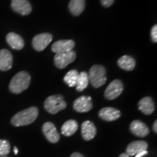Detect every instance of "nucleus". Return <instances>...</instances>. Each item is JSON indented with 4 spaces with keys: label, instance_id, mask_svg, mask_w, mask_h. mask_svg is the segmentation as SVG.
Returning a JSON list of instances; mask_svg holds the SVG:
<instances>
[{
    "label": "nucleus",
    "instance_id": "obj_27",
    "mask_svg": "<svg viewBox=\"0 0 157 157\" xmlns=\"http://www.w3.org/2000/svg\"><path fill=\"white\" fill-rule=\"evenodd\" d=\"M146 154H148V151H144L140 152L139 153V154L135 155V157H143L144 155H146Z\"/></svg>",
    "mask_w": 157,
    "mask_h": 157
},
{
    "label": "nucleus",
    "instance_id": "obj_7",
    "mask_svg": "<svg viewBox=\"0 0 157 157\" xmlns=\"http://www.w3.org/2000/svg\"><path fill=\"white\" fill-rule=\"evenodd\" d=\"M74 109L79 113H86L93 109L92 98L90 96H81L74 102Z\"/></svg>",
    "mask_w": 157,
    "mask_h": 157
},
{
    "label": "nucleus",
    "instance_id": "obj_14",
    "mask_svg": "<svg viewBox=\"0 0 157 157\" xmlns=\"http://www.w3.org/2000/svg\"><path fill=\"white\" fill-rule=\"evenodd\" d=\"M147 148H148V143L146 141H133V142L129 143L127 146L126 154L129 156H132L139 154V153L144 151H147Z\"/></svg>",
    "mask_w": 157,
    "mask_h": 157
},
{
    "label": "nucleus",
    "instance_id": "obj_32",
    "mask_svg": "<svg viewBox=\"0 0 157 157\" xmlns=\"http://www.w3.org/2000/svg\"><path fill=\"white\" fill-rule=\"evenodd\" d=\"M0 157H7V156H0Z\"/></svg>",
    "mask_w": 157,
    "mask_h": 157
},
{
    "label": "nucleus",
    "instance_id": "obj_10",
    "mask_svg": "<svg viewBox=\"0 0 157 157\" xmlns=\"http://www.w3.org/2000/svg\"><path fill=\"white\" fill-rule=\"evenodd\" d=\"M75 46V42L71 39L59 40L52 45V51L56 54L67 52L73 50Z\"/></svg>",
    "mask_w": 157,
    "mask_h": 157
},
{
    "label": "nucleus",
    "instance_id": "obj_15",
    "mask_svg": "<svg viewBox=\"0 0 157 157\" xmlns=\"http://www.w3.org/2000/svg\"><path fill=\"white\" fill-rule=\"evenodd\" d=\"M13 58L9 50L3 49L0 50V70L6 71L13 66Z\"/></svg>",
    "mask_w": 157,
    "mask_h": 157
},
{
    "label": "nucleus",
    "instance_id": "obj_1",
    "mask_svg": "<svg viewBox=\"0 0 157 157\" xmlns=\"http://www.w3.org/2000/svg\"><path fill=\"white\" fill-rule=\"evenodd\" d=\"M38 114L39 110L36 107H30L16 113L12 118L11 123L15 127L25 126L34 122Z\"/></svg>",
    "mask_w": 157,
    "mask_h": 157
},
{
    "label": "nucleus",
    "instance_id": "obj_19",
    "mask_svg": "<svg viewBox=\"0 0 157 157\" xmlns=\"http://www.w3.org/2000/svg\"><path fill=\"white\" fill-rule=\"evenodd\" d=\"M68 8L72 15L78 16L82 14L85 8V0H71Z\"/></svg>",
    "mask_w": 157,
    "mask_h": 157
},
{
    "label": "nucleus",
    "instance_id": "obj_9",
    "mask_svg": "<svg viewBox=\"0 0 157 157\" xmlns=\"http://www.w3.org/2000/svg\"><path fill=\"white\" fill-rule=\"evenodd\" d=\"M11 7L21 15H28L32 10V7L28 0H12Z\"/></svg>",
    "mask_w": 157,
    "mask_h": 157
},
{
    "label": "nucleus",
    "instance_id": "obj_22",
    "mask_svg": "<svg viewBox=\"0 0 157 157\" xmlns=\"http://www.w3.org/2000/svg\"><path fill=\"white\" fill-rule=\"evenodd\" d=\"M89 76L88 74L85 71H82L78 74L77 82L76 84V89L78 92L83 91L87 87L89 84Z\"/></svg>",
    "mask_w": 157,
    "mask_h": 157
},
{
    "label": "nucleus",
    "instance_id": "obj_28",
    "mask_svg": "<svg viewBox=\"0 0 157 157\" xmlns=\"http://www.w3.org/2000/svg\"><path fill=\"white\" fill-rule=\"evenodd\" d=\"M70 157H84V156L82 154H80V153L75 152V153H73V154L71 155Z\"/></svg>",
    "mask_w": 157,
    "mask_h": 157
},
{
    "label": "nucleus",
    "instance_id": "obj_3",
    "mask_svg": "<svg viewBox=\"0 0 157 157\" xmlns=\"http://www.w3.org/2000/svg\"><path fill=\"white\" fill-rule=\"evenodd\" d=\"M89 81L94 87L98 88L106 82V69L101 65H95L90 69Z\"/></svg>",
    "mask_w": 157,
    "mask_h": 157
},
{
    "label": "nucleus",
    "instance_id": "obj_29",
    "mask_svg": "<svg viewBox=\"0 0 157 157\" xmlns=\"http://www.w3.org/2000/svg\"><path fill=\"white\" fill-rule=\"evenodd\" d=\"M153 129L155 132H157V121H154V125H153Z\"/></svg>",
    "mask_w": 157,
    "mask_h": 157
},
{
    "label": "nucleus",
    "instance_id": "obj_16",
    "mask_svg": "<svg viewBox=\"0 0 157 157\" xmlns=\"http://www.w3.org/2000/svg\"><path fill=\"white\" fill-rule=\"evenodd\" d=\"M97 129L90 121H85L82 124V135L85 140H90L95 137Z\"/></svg>",
    "mask_w": 157,
    "mask_h": 157
},
{
    "label": "nucleus",
    "instance_id": "obj_2",
    "mask_svg": "<svg viewBox=\"0 0 157 157\" xmlns=\"http://www.w3.org/2000/svg\"><path fill=\"white\" fill-rule=\"evenodd\" d=\"M31 82V76L25 71L18 72L13 76L9 85L11 93L20 94L29 87Z\"/></svg>",
    "mask_w": 157,
    "mask_h": 157
},
{
    "label": "nucleus",
    "instance_id": "obj_6",
    "mask_svg": "<svg viewBox=\"0 0 157 157\" xmlns=\"http://www.w3.org/2000/svg\"><path fill=\"white\" fill-rule=\"evenodd\" d=\"M123 90L124 85L122 82L119 79H115L108 86L104 95L108 100H114L122 93Z\"/></svg>",
    "mask_w": 157,
    "mask_h": 157
},
{
    "label": "nucleus",
    "instance_id": "obj_8",
    "mask_svg": "<svg viewBox=\"0 0 157 157\" xmlns=\"http://www.w3.org/2000/svg\"><path fill=\"white\" fill-rule=\"evenodd\" d=\"M52 39V35L49 33H43L36 35L32 40V44L36 51L44 50Z\"/></svg>",
    "mask_w": 157,
    "mask_h": 157
},
{
    "label": "nucleus",
    "instance_id": "obj_31",
    "mask_svg": "<svg viewBox=\"0 0 157 157\" xmlns=\"http://www.w3.org/2000/svg\"><path fill=\"white\" fill-rule=\"evenodd\" d=\"M14 154L15 155H17L18 154V149H17V147H14Z\"/></svg>",
    "mask_w": 157,
    "mask_h": 157
},
{
    "label": "nucleus",
    "instance_id": "obj_24",
    "mask_svg": "<svg viewBox=\"0 0 157 157\" xmlns=\"http://www.w3.org/2000/svg\"><path fill=\"white\" fill-rule=\"evenodd\" d=\"M10 152V144L7 140H0V156H7Z\"/></svg>",
    "mask_w": 157,
    "mask_h": 157
},
{
    "label": "nucleus",
    "instance_id": "obj_23",
    "mask_svg": "<svg viewBox=\"0 0 157 157\" xmlns=\"http://www.w3.org/2000/svg\"><path fill=\"white\" fill-rule=\"evenodd\" d=\"M78 76V72L76 70H71L64 76V82L70 87H76Z\"/></svg>",
    "mask_w": 157,
    "mask_h": 157
},
{
    "label": "nucleus",
    "instance_id": "obj_30",
    "mask_svg": "<svg viewBox=\"0 0 157 157\" xmlns=\"http://www.w3.org/2000/svg\"><path fill=\"white\" fill-rule=\"evenodd\" d=\"M119 157H129V156L126 154V153H124V154H121Z\"/></svg>",
    "mask_w": 157,
    "mask_h": 157
},
{
    "label": "nucleus",
    "instance_id": "obj_11",
    "mask_svg": "<svg viewBox=\"0 0 157 157\" xmlns=\"http://www.w3.org/2000/svg\"><path fill=\"white\" fill-rule=\"evenodd\" d=\"M42 131L46 138L50 143H56L60 140V135L57 131L56 126L52 122L44 123L42 127Z\"/></svg>",
    "mask_w": 157,
    "mask_h": 157
},
{
    "label": "nucleus",
    "instance_id": "obj_18",
    "mask_svg": "<svg viewBox=\"0 0 157 157\" xmlns=\"http://www.w3.org/2000/svg\"><path fill=\"white\" fill-rule=\"evenodd\" d=\"M138 109L141 112L146 115H150L154 113L155 105L152 98L150 97L142 98L138 103Z\"/></svg>",
    "mask_w": 157,
    "mask_h": 157
},
{
    "label": "nucleus",
    "instance_id": "obj_26",
    "mask_svg": "<svg viewBox=\"0 0 157 157\" xmlns=\"http://www.w3.org/2000/svg\"><path fill=\"white\" fill-rule=\"evenodd\" d=\"M102 5L105 7H109L113 5L114 0H101Z\"/></svg>",
    "mask_w": 157,
    "mask_h": 157
},
{
    "label": "nucleus",
    "instance_id": "obj_17",
    "mask_svg": "<svg viewBox=\"0 0 157 157\" xmlns=\"http://www.w3.org/2000/svg\"><path fill=\"white\" fill-rule=\"evenodd\" d=\"M8 44L13 50H21L24 47V41L22 37L15 33L10 32L7 35L6 37Z\"/></svg>",
    "mask_w": 157,
    "mask_h": 157
},
{
    "label": "nucleus",
    "instance_id": "obj_5",
    "mask_svg": "<svg viewBox=\"0 0 157 157\" xmlns=\"http://www.w3.org/2000/svg\"><path fill=\"white\" fill-rule=\"evenodd\" d=\"M76 54L74 50L56 54V56L54 57L55 65L57 66V68L63 69L66 68L68 64L73 63L76 60Z\"/></svg>",
    "mask_w": 157,
    "mask_h": 157
},
{
    "label": "nucleus",
    "instance_id": "obj_12",
    "mask_svg": "<svg viewBox=\"0 0 157 157\" xmlns=\"http://www.w3.org/2000/svg\"><path fill=\"white\" fill-rule=\"evenodd\" d=\"M130 131L137 137H144L150 132L148 126L140 120H135L131 123L129 127Z\"/></svg>",
    "mask_w": 157,
    "mask_h": 157
},
{
    "label": "nucleus",
    "instance_id": "obj_13",
    "mask_svg": "<svg viewBox=\"0 0 157 157\" xmlns=\"http://www.w3.org/2000/svg\"><path fill=\"white\" fill-rule=\"evenodd\" d=\"M99 117L104 121H112L120 118L121 112L115 108L105 107L100 110Z\"/></svg>",
    "mask_w": 157,
    "mask_h": 157
},
{
    "label": "nucleus",
    "instance_id": "obj_20",
    "mask_svg": "<svg viewBox=\"0 0 157 157\" xmlns=\"http://www.w3.org/2000/svg\"><path fill=\"white\" fill-rule=\"evenodd\" d=\"M78 129L77 121L73 119L66 121L61 127V132L65 136H71L75 133Z\"/></svg>",
    "mask_w": 157,
    "mask_h": 157
},
{
    "label": "nucleus",
    "instance_id": "obj_4",
    "mask_svg": "<svg viewBox=\"0 0 157 157\" xmlns=\"http://www.w3.org/2000/svg\"><path fill=\"white\" fill-rule=\"evenodd\" d=\"M66 101L63 97L60 95H51L45 100L44 106L48 113L51 114H56L60 111L64 110L66 108Z\"/></svg>",
    "mask_w": 157,
    "mask_h": 157
},
{
    "label": "nucleus",
    "instance_id": "obj_21",
    "mask_svg": "<svg viewBox=\"0 0 157 157\" xmlns=\"http://www.w3.org/2000/svg\"><path fill=\"white\" fill-rule=\"evenodd\" d=\"M118 65L121 68L126 71H132L135 67V60L132 57L123 56L118 60Z\"/></svg>",
    "mask_w": 157,
    "mask_h": 157
},
{
    "label": "nucleus",
    "instance_id": "obj_25",
    "mask_svg": "<svg viewBox=\"0 0 157 157\" xmlns=\"http://www.w3.org/2000/svg\"><path fill=\"white\" fill-rule=\"evenodd\" d=\"M151 36L154 42H157V25H154L151 31Z\"/></svg>",
    "mask_w": 157,
    "mask_h": 157
}]
</instances>
